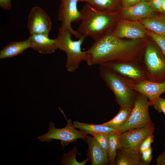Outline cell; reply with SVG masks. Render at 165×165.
<instances>
[{"label": "cell", "instance_id": "6da1fadb", "mask_svg": "<svg viewBox=\"0 0 165 165\" xmlns=\"http://www.w3.org/2000/svg\"><path fill=\"white\" fill-rule=\"evenodd\" d=\"M140 39L124 40L112 33L95 41L86 50L89 66L113 62L139 60L145 48Z\"/></svg>", "mask_w": 165, "mask_h": 165}, {"label": "cell", "instance_id": "7a4b0ae2", "mask_svg": "<svg viewBox=\"0 0 165 165\" xmlns=\"http://www.w3.org/2000/svg\"><path fill=\"white\" fill-rule=\"evenodd\" d=\"M81 23L76 30L81 35L90 37L95 41L112 33L119 20L117 12L102 11L88 4L80 10Z\"/></svg>", "mask_w": 165, "mask_h": 165}, {"label": "cell", "instance_id": "3957f363", "mask_svg": "<svg viewBox=\"0 0 165 165\" xmlns=\"http://www.w3.org/2000/svg\"><path fill=\"white\" fill-rule=\"evenodd\" d=\"M99 65L100 75L112 92L120 108L132 109L139 93L131 89L129 83L117 73L105 65Z\"/></svg>", "mask_w": 165, "mask_h": 165}, {"label": "cell", "instance_id": "277c9868", "mask_svg": "<svg viewBox=\"0 0 165 165\" xmlns=\"http://www.w3.org/2000/svg\"><path fill=\"white\" fill-rule=\"evenodd\" d=\"M58 34L56 38L58 48L64 51L67 55L65 67L67 71L73 72L79 67L81 63L86 61V51L82 50L81 46L86 37L82 36L76 41L71 38L72 34L61 27L58 29Z\"/></svg>", "mask_w": 165, "mask_h": 165}, {"label": "cell", "instance_id": "5b68a950", "mask_svg": "<svg viewBox=\"0 0 165 165\" xmlns=\"http://www.w3.org/2000/svg\"><path fill=\"white\" fill-rule=\"evenodd\" d=\"M145 48L143 59L139 60L147 72L148 80L165 82V56L160 48L156 43L150 42Z\"/></svg>", "mask_w": 165, "mask_h": 165}, {"label": "cell", "instance_id": "8992f818", "mask_svg": "<svg viewBox=\"0 0 165 165\" xmlns=\"http://www.w3.org/2000/svg\"><path fill=\"white\" fill-rule=\"evenodd\" d=\"M60 109L66 119V126L62 128H57L55 127L54 123L50 121L48 131L38 136V138L43 142H50L53 139L60 140L64 150L65 146L71 143L76 142L78 139L84 141L87 135L82 131L76 130L72 120L70 118L68 119L63 112Z\"/></svg>", "mask_w": 165, "mask_h": 165}, {"label": "cell", "instance_id": "52a82bcc", "mask_svg": "<svg viewBox=\"0 0 165 165\" xmlns=\"http://www.w3.org/2000/svg\"><path fill=\"white\" fill-rule=\"evenodd\" d=\"M101 64L117 73L129 84L148 80L147 72L139 60L110 62Z\"/></svg>", "mask_w": 165, "mask_h": 165}, {"label": "cell", "instance_id": "ba28073f", "mask_svg": "<svg viewBox=\"0 0 165 165\" xmlns=\"http://www.w3.org/2000/svg\"><path fill=\"white\" fill-rule=\"evenodd\" d=\"M150 104L148 98L139 93L127 122L119 129L120 133L128 130L140 128L153 123L149 113Z\"/></svg>", "mask_w": 165, "mask_h": 165}, {"label": "cell", "instance_id": "9c48e42d", "mask_svg": "<svg viewBox=\"0 0 165 165\" xmlns=\"http://www.w3.org/2000/svg\"><path fill=\"white\" fill-rule=\"evenodd\" d=\"M78 0H60L57 18L61 22V27L69 31L76 38L82 36L71 27L72 22L78 23L81 21V15L77 6Z\"/></svg>", "mask_w": 165, "mask_h": 165}, {"label": "cell", "instance_id": "30bf717a", "mask_svg": "<svg viewBox=\"0 0 165 165\" xmlns=\"http://www.w3.org/2000/svg\"><path fill=\"white\" fill-rule=\"evenodd\" d=\"M153 123L140 128L131 129L121 133L118 149L127 148L138 151L142 142L149 135L153 133Z\"/></svg>", "mask_w": 165, "mask_h": 165}, {"label": "cell", "instance_id": "8fae6325", "mask_svg": "<svg viewBox=\"0 0 165 165\" xmlns=\"http://www.w3.org/2000/svg\"><path fill=\"white\" fill-rule=\"evenodd\" d=\"M52 23L47 13L38 6L33 7L28 18L27 27L30 34H39L48 36Z\"/></svg>", "mask_w": 165, "mask_h": 165}, {"label": "cell", "instance_id": "7c38bea8", "mask_svg": "<svg viewBox=\"0 0 165 165\" xmlns=\"http://www.w3.org/2000/svg\"><path fill=\"white\" fill-rule=\"evenodd\" d=\"M145 29L140 22L122 19L119 20L112 34L120 38L140 39L145 36L147 33Z\"/></svg>", "mask_w": 165, "mask_h": 165}, {"label": "cell", "instance_id": "4fadbf2b", "mask_svg": "<svg viewBox=\"0 0 165 165\" xmlns=\"http://www.w3.org/2000/svg\"><path fill=\"white\" fill-rule=\"evenodd\" d=\"M129 86L146 97L150 106L162 94L165 92V82H155L147 80L137 84H130Z\"/></svg>", "mask_w": 165, "mask_h": 165}, {"label": "cell", "instance_id": "5bb4252c", "mask_svg": "<svg viewBox=\"0 0 165 165\" xmlns=\"http://www.w3.org/2000/svg\"><path fill=\"white\" fill-rule=\"evenodd\" d=\"M149 2L142 0L131 7H123L120 12V17L125 20L137 21L151 17L155 14Z\"/></svg>", "mask_w": 165, "mask_h": 165}, {"label": "cell", "instance_id": "9a60e30c", "mask_svg": "<svg viewBox=\"0 0 165 165\" xmlns=\"http://www.w3.org/2000/svg\"><path fill=\"white\" fill-rule=\"evenodd\" d=\"M84 141L88 145L87 158L92 165H105L109 164L108 157L92 136H87Z\"/></svg>", "mask_w": 165, "mask_h": 165}, {"label": "cell", "instance_id": "2e32d148", "mask_svg": "<svg viewBox=\"0 0 165 165\" xmlns=\"http://www.w3.org/2000/svg\"><path fill=\"white\" fill-rule=\"evenodd\" d=\"M28 38L32 48L39 53L50 54L58 48L56 38L50 39L48 36L39 34H30Z\"/></svg>", "mask_w": 165, "mask_h": 165}, {"label": "cell", "instance_id": "e0dca14e", "mask_svg": "<svg viewBox=\"0 0 165 165\" xmlns=\"http://www.w3.org/2000/svg\"><path fill=\"white\" fill-rule=\"evenodd\" d=\"M144 165L141 158V153L138 151L127 148L117 149L115 165Z\"/></svg>", "mask_w": 165, "mask_h": 165}, {"label": "cell", "instance_id": "ac0fdd59", "mask_svg": "<svg viewBox=\"0 0 165 165\" xmlns=\"http://www.w3.org/2000/svg\"><path fill=\"white\" fill-rule=\"evenodd\" d=\"M29 48H32V45L29 38L21 41L11 42L2 49L0 51V59L14 57Z\"/></svg>", "mask_w": 165, "mask_h": 165}, {"label": "cell", "instance_id": "d6986e66", "mask_svg": "<svg viewBox=\"0 0 165 165\" xmlns=\"http://www.w3.org/2000/svg\"><path fill=\"white\" fill-rule=\"evenodd\" d=\"M146 29L154 33L165 36V15H155L141 20Z\"/></svg>", "mask_w": 165, "mask_h": 165}, {"label": "cell", "instance_id": "ffe728a7", "mask_svg": "<svg viewBox=\"0 0 165 165\" xmlns=\"http://www.w3.org/2000/svg\"><path fill=\"white\" fill-rule=\"evenodd\" d=\"M73 123L75 128L79 129L87 135H92L94 134L98 133L108 134L113 132H119L118 129L110 127L102 124H89L80 122L77 120L73 121Z\"/></svg>", "mask_w": 165, "mask_h": 165}, {"label": "cell", "instance_id": "44dd1931", "mask_svg": "<svg viewBox=\"0 0 165 165\" xmlns=\"http://www.w3.org/2000/svg\"><path fill=\"white\" fill-rule=\"evenodd\" d=\"M132 109L128 108H120L119 112L114 118L102 124L110 127L119 130V129L128 119Z\"/></svg>", "mask_w": 165, "mask_h": 165}, {"label": "cell", "instance_id": "7402d4cb", "mask_svg": "<svg viewBox=\"0 0 165 165\" xmlns=\"http://www.w3.org/2000/svg\"><path fill=\"white\" fill-rule=\"evenodd\" d=\"M87 3L97 9L109 12H115L114 11L119 9L121 3L120 0H89Z\"/></svg>", "mask_w": 165, "mask_h": 165}, {"label": "cell", "instance_id": "603a6c76", "mask_svg": "<svg viewBox=\"0 0 165 165\" xmlns=\"http://www.w3.org/2000/svg\"><path fill=\"white\" fill-rule=\"evenodd\" d=\"M119 132H113L108 134V155L109 164L115 165V160L119 143Z\"/></svg>", "mask_w": 165, "mask_h": 165}, {"label": "cell", "instance_id": "cb8c5ba5", "mask_svg": "<svg viewBox=\"0 0 165 165\" xmlns=\"http://www.w3.org/2000/svg\"><path fill=\"white\" fill-rule=\"evenodd\" d=\"M76 147H74L68 153H64L62 156L61 161V164L65 165H85L86 163L89 161V159H86L81 162H78L76 160V156L78 153Z\"/></svg>", "mask_w": 165, "mask_h": 165}, {"label": "cell", "instance_id": "d4e9b609", "mask_svg": "<svg viewBox=\"0 0 165 165\" xmlns=\"http://www.w3.org/2000/svg\"><path fill=\"white\" fill-rule=\"evenodd\" d=\"M108 134L104 133H98L92 135L97 141L102 149L107 154L108 148Z\"/></svg>", "mask_w": 165, "mask_h": 165}, {"label": "cell", "instance_id": "484cf974", "mask_svg": "<svg viewBox=\"0 0 165 165\" xmlns=\"http://www.w3.org/2000/svg\"><path fill=\"white\" fill-rule=\"evenodd\" d=\"M148 34L159 46L165 56V36L156 34L151 31L148 32Z\"/></svg>", "mask_w": 165, "mask_h": 165}, {"label": "cell", "instance_id": "4316f807", "mask_svg": "<svg viewBox=\"0 0 165 165\" xmlns=\"http://www.w3.org/2000/svg\"><path fill=\"white\" fill-rule=\"evenodd\" d=\"M151 106H153L158 112L163 113L165 115V98L159 97L153 102Z\"/></svg>", "mask_w": 165, "mask_h": 165}, {"label": "cell", "instance_id": "83f0119b", "mask_svg": "<svg viewBox=\"0 0 165 165\" xmlns=\"http://www.w3.org/2000/svg\"><path fill=\"white\" fill-rule=\"evenodd\" d=\"M154 136L153 134L148 136L141 143L138 149L139 152L142 153L144 151L148 148L152 143L153 142Z\"/></svg>", "mask_w": 165, "mask_h": 165}, {"label": "cell", "instance_id": "f1b7e54d", "mask_svg": "<svg viewBox=\"0 0 165 165\" xmlns=\"http://www.w3.org/2000/svg\"><path fill=\"white\" fill-rule=\"evenodd\" d=\"M152 157V150L151 146L141 153V160L144 165L149 164Z\"/></svg>", "mask_w": 165, "mask_h": 165}, {"label": "cell", "instance_id": "f546056e", "mask_svg": "<svg viewBox=\"0 0 165 165\" xmlns=\"http://www.w3.org/2000/svg\"><path fill=\"white\" fill-rule=\"evenodd\" d=\"M163 0H151L150 2V6L154 12L161 13V6Z\"/></svg>", "mask_w": 165, "mask_h": 165}, {"label": "cell", "instance_id": "4dcf8cb0", "mask_svg": "<svg viewBox=\"0 0 165 165\" xmlns=\"http://www.w3.org/2000/svg\"><path fill=\"white\" fill-rule=\"evenodd\" d=\"M142 0H120L123 7H129L134 6L141 2Z\"/></svg>", "mask_w": 165, "mask_h": 165}, {"label": "cell", "instance_id": "1f68e13d", "mask_svg": "<svg viewBox=\"0 0 165 165\" xmlns=\"http://www.w3.org/2000/svg\"><path fill=\"white\" fill-rule=\"evenodd\" d=\"M0 6L4 9H10L12 8L11 0H0Z\"/></svg>", "mask_w": 165, "mask_h": 165}, {"label": "cell", "instance_id": "d6a6232c", "mask_svg": "<svg viewBox=\"0 0 165 165\" xmlns=\"http://www.w3.org/2000/svg\"><path fill=\"white\" fill-rule=\"evenodd\" d=\"M157 165H165V148L156 159Z\"/></svg>", "mask_w": 165, "mask_h": 165}, {"label": "cell", "instance_id": "836d02e7", "mask_svg": "<svg viewBox=\"0 0 165 165\" xmlns=\"http://www.w3.org/2000/svg\"><path fill=\"white\" fill-rule=\"evenodd\" d=\"M161 13L165 15V0H163L161 6Z\"/></svg>", "mask_w": 165, "mask_h": 165}, {"label": "cell", "instance_id": "e575fe53", "mask_svg": "<svg viewBox=\"0 0 165 165\" xmlns=\"http://www.w3.org/2000/svg\"><path fill=\"white\" fill-rule=\"evenodd\" d=\"M89 0H78V1L85 2H87Z\"/></svg>", "mask_w": 165, "mask_h": 165}, {"label": "cell", "instance_id": "d590c367", "mask_svg": "<svg viewBox=\"0 0 165 165\" xmlns=\"http://www.w3.org/2000/svg\"><path fill=\"white\" fill-rule=\"evenodd\" d=\"M146 0V1H148V2H150V1L151 0Z\"/></svg>", "mask_w": 165, "mask_h": 165}, {"label": "cell", "instance_id": "8d00e7d4", "mask_svg": "<svg viewBox=\"0 0 165 165\" xmlns=\"http://www.w3.org/2000/svg\"><path fill=\"white\" fill-rule=\"evenodd\" d=\"M164 145L165 146V141H164Z\"/></svg>", "mask_w": 165, "mask_h": 165}, {"label": "cell", "instance_id": "74e56055", "mask_svg": "<svg viewBox=\"0 0 165 165\" xmlns=\"http://www.w3.org/2000/svg\"></svg>", "mask_w": 165, "mask_h": 165}]
</instances>
